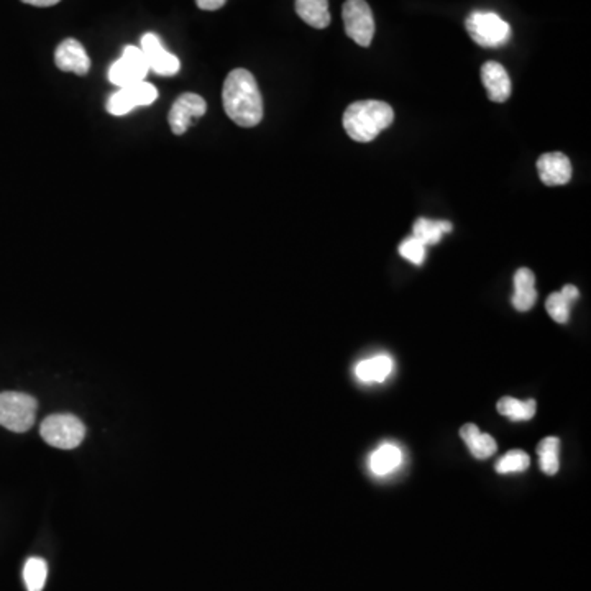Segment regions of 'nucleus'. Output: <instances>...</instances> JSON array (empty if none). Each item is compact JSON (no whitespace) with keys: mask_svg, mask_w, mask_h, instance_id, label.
Listing matches in <instances>:
<instances>
[{"mask_svg":"<svg viewBox=\"0 0 591 591\" xmlns=\"http://www.w3.org/2000/svg\"><path fill=\"white\" fill-rule=\"evenodd\" d=\"M560 293L566 296L567 299H568L572 305H574L575 301L578 299V296H580L578 295V289H576L575 286H572V285H567V286H564V289H562Z\"/></svg>","mask_w":591,"mask_h":591,"instance_id":"cd10ccee","label":"nucleus"},{"mask_svg":"<svg viewBox=\"0 0 591 591\" xmlns=\"http://www.w3.org/2000/svg\"><path fill=\"white\" fill-rule=\"evenodd\" d=\"M345 34L360 46H370L374 36V18L365 0H347L342 9Z\"/></svg>","mask_w":591,"mask_h":591,"instance_id":"423d86ee","label":"nucleus"},{"mask_svg":"<svg viewBox=\"0 0 591 591\" xmlns=\"http://www.w3.org/2000/svg\"><path fill=\"white\" fill-rule=\"evenodd\" d=\"M558 447H560V441L557 437H546L538 445L540 470L548 477L556 475L558 467H560V463H558Z\"/></svg>","mask_w":591,"mask_h":591,"instance_id":"412c9836","label":"nucleus"},{"mask_svg":"<svg viewBox=\"0 0 591 591\" xmlns=\"http://www.w3.org/2000/svg\"><path fill=\"white\" fill-rule=\"evenodd\" d=\"M131 87V91H133V96L137 99V104L150 105L157 101V87L150 84L147 81H141V82H137V84H133Z\"/></svg>","mask_w":591,"mask_h":591,"instance_id":"a878e982","label":"nucleus"},{"mask_svg":"<svg viewBox=\"0 0 591 591\" xmlns=\"http://www.w3.org/2000/svg\"><path fill=\"white\" fill-rule=\"evenodd\" d=\"M538 173L546 186H564L572 179V163L564 153H544L538 160Z\"/></svg>","mask_w":591,"mask_h":591,"instance_id":"9b49d317","label":"nucleus"},{"mask_svg":"<svg viewBox=\"0 0 591 591\" xmlns=\"http://www.w3.org/2000/svg\"><path fill=\"white\" fill-rule=\"evenodd\" d=\"M22 2H25L28 5H34V7H52L62 0H22Z\"/></svg>","mask_w":591,"mask_h":591,"instance_id":"c85d7f7f","label":"nucleus"},{"mask_svg":"<svg viewBox=\"0 0 591 591\" xmlns=\"http://www.w3.org/2000/svg\"><path fill=\"white\" fill-rule=\"evenodd\" d=\"M394 121L392 105L382 101H358L344 113V129L358 143H368Z\"/></svg>","mask_w":591,"mask_h":591,"instance_id":"f03ea898","label":"nucleus"},{"mask_svg":"<svg viewBox=\"0 0 591 591\" xmlns=\"http://www.w3.org/2000/svg\"><path fill=\"white\" fill-rule=\"evenodd\" d=\"M481 81L487 89L489 101L501 104L511 96V79L503 64L496 62L485 63L481 68Z\"/></svg>","mask_w":591,"mask_h":591,"instance_id":"f8f14e48","label":"nucleus"},{"mask_svg":"<svg viewBox=\"0 0 591 591\" xmlns=\"http://www.w3.org/2000/svg\"><path fill=\"white\" fill-rule=\"evenodd\" d=\"M536 401H519L514 400L511 396H505L498 401L496 408L498 412L508 416L511 421H529L536 414Z\"/></svg>","mask_w":591,"mask_h":591,"instance_id":"6ab92c4d","label":"nucleus"},{"mask_svg":"<svg viewBox=\"0 0 591 591\" xmlns=\"http://www.w3.org/2000/svg\"><path fill=\"white\" fill-rule=\"evenodd\" d=\"M208 111L206 101L199 94L186 92L174 101L168 113V122L174 135H183L189 131L192 123L200 119Z\"/></svg>","mask_w":591,"mask_h":591,"instance_id":"6e6552de","label":"nucleus"},{"mask_svg":"<svg viewBox=\"0 0 591 591\" xmlns=\"http://www.w3.org/2000/svg\"><path fill=\"white\" fill-rule=\"evenodd\" d=\"M222 102L227 115L244 129H252L263 119V97L250 71L238 68L227 76Z\"/></svg>","mask_w":591,"mask_h":591,"instance_id":"f257e3e1","label":"nucleus"},{"mask_svg":"<svg viewBox=\"0 0 591 591\" xmlns=\"http://www.w3.org/2000/svg\"><path fill=\"white\" fill-rule=\"evenodd\" d=\"M40 434L52 447L71 451L84 441L86 427L74 414H52L42 422Z\"/></svg>","mask_w":591,"mask_h":591,"instance_id":"39448f33","label":"nucleus"},{"mask_svg":"<svg viewBox=\"0 0 591 591\" xmlns=\"http://www.w3.org/2000/svg\"><path fill=\"white\" fill-rule=\"evenodd\" d=\"M226 2L227 0H196L200 10H209V12L222 9L226 5Z\"/></svg>","mask_w":591,"mask_h":591,"instance_id":"bb28decb","label":"nucleus"},{"mask_svg":"<svg viewBox=\"0 0 591 591\" xmlns=\"http://www.w3.org/2000/svg\"><path fill=\"white\" fill-rule=\"evenodd\" d=\"M465 28L471 40L483 48H499L511 38V26L495 12L470 14Z\"/></svg>","mask_w":591,"mask_h":591,"instance_id":"20e7f679","label":"nucleus"},{"mask_svg":"<svg viewBox=\"0 0 591 591\" xmlns=\"http://www.w3.org/2000/svg\"><path fill=\"white\" fill-rule=\"evenodd\" d=\"M538 301L536 276L529 268H521L514 275L513 305L519 313H528Z\"/></svg>","mask_w":591,"mask_h":591,"instance_id":"ddd939ff","label":"nucleus"},{"mask_svg":"<svg viewBox=\"0 0 591 591\" xmlns=\"http://www.w3.org/2000/svg\"><path fill=\"white\" fill-rule=\"evenodd\" d=\"M392 370V360L388 355L368 358L358 363L355 372L357 376L365 383H380L386 380Z\"/></svg>","mask_w":591,"mask_h":591,"instance_id":"f3484780","label":"nucleus"},{"mask_svg":"<svg viewBox=\"0 0 591 591\" xmlns=\"http://www.w3.org/2000/svg\"><path fill=\"white\" fill-rule=\"evenodd\" d=\"M141 52L147 56L150 70L155 71L160 76H174L179 71V60L166 52L163 44L155 34H145L141 38Z\"/></svg>","mask_w":591,"mask_h":591,"instance_id":"1a4fd4ad","label":"nucleus"},{"mask_svg":"<svg viewBox=\"0 0 591 591\" xmlns=\"http://www.w3.org/2000/svg\"><path fill=\"white\" fill-rule=\"evenodd\" d=\"M452 232V224L447 220H431L419 218L412 226V237L418 238L421 244L435 245L441 242L443 235Z\"/></svg>","mask_w":591,"mask_h":591,"instance_id":"dca6fc26","label":"nucleus"},{"mask_svg":"<svg viewBox=\"0 0 591 591\" xmlns=\"http://www.w3.org/2000/svg\"><path fill=\"white\" fill-rule=\"evenodd\" d=\"M530 459L529 455L522 451H511L506 453L505 457H501L498 463H496V471L506 475L511 471H524L529 467Z\"/></svg>","mask_w":591,"mask_h":591,"instance_id":"5701e85b","label":"nucleus"},{"mask_svg":"<svg viewBox=\"0 0 591 591\" xmlns=\"http://www.w3.org/2000/svg\"><path fill=\"white\" fill-rule=\"evenodd\" d=\"M54 63L64 73H74L86 76L91 70V58L87 56L84 46L74 38H66L54 52Z\"/></svg>","mask_w":591,"mask_h":591,"instance_id":"9d476101","label":"nucleus"},{"mask_svg":"<svg viewBox=\"0 0 591 591\" xmlns=\"http://www.w3.org/2000/svg\"><path fill=\"white\" fill-rule=\"evenodd\" d=\"M401 460H402V452H401L400 447H396L392 443H384L372 455L370 467L374 475L383 477V475L392 473V470L398 469Z\"/></svg>","mask_w":591,"mask_h":591,"instance_id":"a211bd4d","label":"nucleus"},{"mask_svg":"<svg viewBox=\"0 0 591 591\" xmlns=\"http://www.w3.org/2000/svg\"><path fill=\"white\" fill-rule=\"evenodd\" d=\"M148 71L150 66H148L147 56L141 52V48L127 46L123 50L122 58L111 66L109 79L113 86L123 89L145 81Z\"/></svg>","mask_w":591,"mask_h":591,"instance_id":"0eeeda50","label":"nucleus"},{"mask_svg":"<svg viewBox=\"0 0 591 591\" xmlns=\"http://www.w3.org/2000/svg\"><path fill=\"white\" fill-rule=\"evenodd\" d=\"M48 566L44 558L40 557H30L24 567V580H25L26 590L42 591L46 583Z\"/></svg>","mask_w":591,"mask_h":591,"instance_id":"aec40b11","label":"nucleus"},{"mask_svg":"<svg viewBox=\"0 0 591 591\" xmlns=\"http://www.w3.org/2000/svg\"><path fill=\"white\" fill-rule=\"evenodd\" d=\"M135 107H139V104H137V99L133 96L131 87H123L121 91H117L107 102V111L115 117H122L125 113L133 111Z\"/></svg>","mask_w":591,"mask_h":591,"instance_id":"4be33fe9","label":"nucleus"},{"mask_svg":"<svg viewBox=\"0 0 591 591\" xmlns=\"http://www.w3.org/2000/svg\"><path fill=\"white\" fill-rule=\"evenodd\" d=\"M460 437L467 443L470 453L479 460L489 459L498 449L495 439L491 435L480 432L479 427L475 424H465L461 427Z\"/></svg>","mask_w":591,"mask_h":591,"instance_id":"4468645a","label":"nucleus"},{"mask_svg":"<svg viewBox=\"0 0 591 591\" xmlns=\"http://www.w3.org/2000/svg\"><path fill=\"white\" fill-rule=\"evenodd\" d=\"M400 255L414 265H422L426 258V245L421 244L414 237H409L400 245Z\"/></svg>","mask_w":591,"mask_h":591,"instance_id":"393cba45","label":"nucleus"},{"mask_svg":"<svg viewBox=\"0 0 591 591\" xmlns=\"http://www.w3.org/2000/svg\"><path fill=\"white\" fill-rule=\"evenodd\" d=\"M38 401L25 392H0V426L12 432H26L35 424Z\"/></svg>","mask_w":591,"mask_h":591,"instance_id":"7ed1b4c3","label":"nucleus"},{"mask_svg":"<svg viewBox=\"0 0 591 591\" xmlns=\"http://www.w3.org/2000/svg\"><path fill=\"white\" fill-rule=\"evenodd\" d=\"M296 12L313 28H327L331 25L329 0H296Z\"/></svg>","mask_w":591,"mask_h":591,"instance_id":"2eb2a0df","label":"nucleus"},{"mask_svg":"<svg viewBox=\"0 0 591 591\" xmlns=\"http://www.w3.org/2000/svg\"><path fill=\"white\" fill-rule=\"evenodd\" d=\"M570 305H572V303L560 291L558 293H552V295L548 296L547 301H546L548 315L554 321L558 322V324H566L568 321V317H570Z\"/></svg>","mask_w":591,"mask_h":591,"instance_id":"b1692460","label":"nucleus"}]
</instances>
